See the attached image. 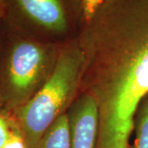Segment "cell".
I'll return each instance as SVG.
<instances>
[{
  "instance_id": "cell-5",
  "label": "cell",
  "mask_w": 148,
  "mask_h": 148,
  "mask_svg": "<svg viewBox=\"0 0 148 148\" xmlns=\"http://www.w3.org/2000/svg\"><path fill=\"white\" fill-rule=\"evenodd\" d=\"M70 126V148H95L99 110L95 99L82 94L68 114Z\"/></svg>"
},
{
  "instance_id": "cell-11",
  "label": "cell",
  "mask_w": 148,
  "mask_h": 148,
  "mask_svg": "<svg viewBox=\"0 0 148 148\" xmlns=\"http://www.w3.org/2000/svg\"><path fill=\"white\" fill-rule=\"evenodd\" d=\"M7 7H6L5 0H0V20L5 16Z\"/></svg>"
},
{
  "instance_id": "cell-1",
  "label": "cell",
  "mask_w": 148,
  "mask_h": 148,
  "mask_svg": "<svg viewBox=\"0 0 148 148\" xmlns=\"http://www.w3.org/2000/svg\"><path fill=\"white\" fill-rule=\"evenodd\" d=\"M79 87L98 106L95 148H129L138 106L148 95V0H105L80 33Z\"/></svg>"
},
{
  "instance_id": "cell-10",
  "label": "cell",
  "mask_w": 148,
  "mask_h": 148,
  "mask_svg": "<svg viewBox=\"0 0 148 148\" xmlns=\"http://www.w3.org/2000/svg\"><path fill=\"white\" fill-rule=\"evenodd\" d=\"M11 132V124L0 115V148H3L8 142Z\"/></svg>"
},
{
  "instance_id": "cell-7",
  "label": "cell",
  "mask_w": 148,
  "mask_h": 148,
  "mask_svg": "<svg viewBox=\"0 0 148 148\" xmlns=\"http://www.w3.org/2000/svg\"><path fill=\"white\" fill-rule=\"evenodd\" d=\"M134 143L129 148H148V95L138 106L135 119Z\"/></svg>"
},
{
  "instance_id": "cell-4",
  "label": "cell",
  "mask_w": 148,
  "mask_h": 148,
  "mask_svg": "<svg viewBox=\"0 0 148 148\" xmlns=\"http://www.w3.org/2000/svg\"><path fill=\"white\" fill-rule=\"evenodd\" d=\"M16 13L43 31L61 34L69 21L62 0H5Z\"/></svg>"
},
{
  "instance_id": "cell-3",
  "label": "cell",
  "mask_w": 148,
  "mask_h": 148,
  "mask_svg": "<svg viewBox=\"0 0 148 148\" xmlns=\"http://www.w3.org/2000/svg\"><path fill=\"white\" fill-rule=\"evenodd\" d=\"M47 49L21 40L13 45L6 73L4 99L10 107H21L45 84L52 69Z\"/></svg>"
},
{
  "instance_id": "cell-6",
  "label": "cell",
  "mask_w": 148,
  "mask_h": 148,
  "mask_svg": "<svg viewBox=\"0 0 148 148\" xmlns=\"http://www.w3.org/2000/svg\"><path fill=\"white\" fill-rule=\"evenodd\" d=\"M36 148H70V126L68 114L53 122L40 139Z\"/></svg>"
},
{
  "instance_id": "cell-2",
  "label": "cell",
  "mask_w": 148,
  "mask_h": 148,
  "mask_svg": "<svg viewBox=\"0 0 148 148\" xmlns=\"http://www.w3.org/2000/svg\"><path fill=\"white\" fill-rule=\"evenodd\" d=\"M83 66L84 58L77 44L67 49L56 60L45 84L19 108V127L27 148H36L48 128L65 114L78 90Z\"/></svg>"
},
{
  "instance_id": "cell-9",
  "label": "cell",
  "mask_w": 148,
  "mask_h": 148,
  "mask_svg": "<svg viewBox=\"0 0 148 148\" xmlns=\"http://www.w3.org/2000/svg\"><path fill=\"white\" fill-rule=\"evenodd\" d=\"M105 0H81L85 21L89 20Z\"/></svg>"
},
{
  "instance_id": "cell-8",
  "label": "cell",
  "mask_w": 148,
  "mask_h": 148,
  "mask_svg": "<svg viewBox=\"0 0 148 148\" xmlns=\"http://www.w3.org/2000/svg\"><path fill=\"white\" fill-rule=\"evenodd\" d=\"M3 148H27L26 140L20 127L16 124H11L10 136Z\"/></svg>"
}]
</instances>
